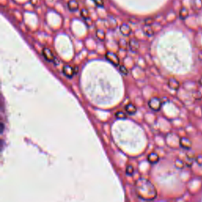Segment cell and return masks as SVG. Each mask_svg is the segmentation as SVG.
Masks as SVG:
<instances>
[{
    "mask_svg": "<svg viewBox=\"0 0 202 202\" xmlns=\"http://www.w3.org/2000/svg\"><path fill=\"white\" fill-rule=\"evenodd\" d=\"M135 192L139 199L151 201L156 198L157 190L152 182L145 178H138L135 182Z\"/></svg>",
    "mask_w": 202,
    "mask_h": 202,
    "instance_id": "obj_1",
    "label": "cell"
},
{
    "mask_svg": "<svg viewBox=\"0 0 202 202\" xmlns=\"http://www.w3.org/2000/svg\"><path fill=\"white\" fill-rule=\"evenodd\" d=\"M162 104H163V102L161 99H159V97H152L148 102L149 107L154 111H159L161 109Z\"/></svg>",
    "mask_w": 202,
    "mask_h": 202,
    "instance_id": "obj_2",
    "label": "cell"
},
{
    "mask_svg": "<svg viewBox=\"0 0 202 202\" xmlns=\"http://www.w3.org/2000/svg\"><path fill=\"white\" fill-rule=\"evenodd\" d=\"M42 55H43V57L44 58V59L47 60V62H54L55 64H57V63H56L57 59H56L55 56L54 55L53 51L51 50L50 48H48V47H44L43 50H42Z\"/></svg>",
    "mask_w": 202,
    "mask_h": 202,
    "instance_id": "obj_3",
    "label": "cell"
},
{
    "mask_svg": "<svg viewBox=\"0 0 202 202\" xmlns=\"http://www.w3.org/2000/svg\"><path fill=\"white\" fill-rule=\"evenodd\" d=\"M105 58L108 62H110L112 65L115 66H118L120 64V59L115 53L107 51L105 54Z\"/></svg>",
    "mask_w": 202,
    "mask_h": 202,
    "instance_id": "obj_4",
    "label": "cell"
},
{
    "mask_svg": "<svg viewBox=\"0 0 202 202\" xmlns=\"http://www.w3.org/2000/svg\"><path fill=\"white\" fill-rule=\"evenodd\" d=\"M62 73L67 78H72L75 74L74 66H72L70 65H65L62 67Z\"/></svg>",
    "mask_w": 202,
    "mask_h": 202,
    "instance_id": "obj_5",
    "label": "cell"
},
{
    "mask_svg": "<svg viewBox=\"0 0 202 202\" xmlns=\"http://www.w3.org/2000/svg\"><path fill=\"white\" fill-rule=\"evenodd\" d=\"M105 25L110 29H115L118 26V21L113 16H109L105 20Z\"/></svg>",
    "mask_w": 202,
    "mask_h": 202,
    "instance_id": "obj_6",
    "label": "cell"
},
{
    "mask_svg": "<svg viewBox=\"0 0 202 202\" xmlns=\"http://www.w3.org/2000/svg\"><path fill=\"white\" fill-rule=\"evenodd\" d=\"M139 48H140V44H139V41H137V39L132 38L129 41V49L132 52H137Z\"/></svg>",
    "mask_w": 202,
    "mask_h": 202,
    "instance_id": "obj_7",
    "label": "cell"
},
{
    "mask_svg": "<svg viewBox=\"0 0 202 202\" xmlns=\"http://www.w3.org/2000/svg\"><path fill=\"white\" fill-rule=\"evenodd\" d=\"M119 31L124 36H129L132 32V28L126 23H122L119 27Z\"/></svg>",
    "mask_w": 202,
    "mask_h": 202,
    "instance_id": "obj_8",
    "label": "cell"
},
{
    "mask_svg": "<svg viewBox=\"0 0 202 202\" xmlns=\"http://www.w3.org/2000/svg\"><path fill=\"white\" fill-rule=\"evenodd\" d=\"M179 145L182 148H183L185 149H190L192 147V141L188 137H182L180 138Z\"/></svg>",
    "mask_w": 202,
    "mask_h": 202,
    "instance_id": "obj_9",
    "label": "cell"
},
{
    "mask_svg": "<svg viewBox=\"0 0 202 202\" xmlns=\"http://www.w3.org/2000/svg\"><path fill=\"white\" fill-rule=\"evenodd\" d=\"M168 85L172 90L177 91L180 88V82L175 78H170L168 81Z\"/></svg>",
    "mask_w": 202,
    "mask_h": 202,
    "instance_id": "obj_10",
    "label": "cell"
},
{
    "mask_svg": "<svg viewBox=\"0 0 202 202\" xmlns=\"http://www.w3.org/2000/svg\"><path fill=\"white\" fill-rule=\"evenodd\" d=\"M79 3L78 0H69L67 3V8L70 11L74 12L79 9Z\"/></svg>",
    "mask_w": 202,
    "mask_h": 202,
    "instance_id": "obj_11",
    "label": "cell"
},
{
    "mask_svg": "<svg viewBox=\"0 0 202 202\" xmlns=\"http://www.w3.org/2000/svg\"><path fill=\"white\" fill-rule=\"evenodd\" d=\"M125 111L127 113V115H133L134 114H136V112L137 111V108L134 103H128V104L125 106Z\"/></svg>",
    "mask_w": 202,
    "mask_h": 202,
    "instance_id": "obj_12",
    "label": "cell"
},
{
    "mask_svg": "<svg viewBox=\"0 0 202 202\" xmlns=\"http://www.w3.org/2000/svg\"><path fill=\"white\" fill-rule=\"evenodd\" d=\"M159 160V156L156 152H151L148 155V161L152 164H155L156 163H158Z\"/></svg>",
    "mask_w": 202,
    "mask_h": 202,
    "instance_id": "obj_13",
    "label": "cell"
},
{
    "mask_svg": "<svg viewBox=\"0 0 202 202\" xmlns=\"http://www.w3.org/2000/svg\"><path fill=\"white\" fill-rule=\"evenodd\" d=\"M143 32L145 35L147 36H152L155 33L151 25H145L143 28Z\"/></svg>",
    "mask_w": 202,
    "mask_h": 202,
    "instance_id": "obj_14",
    "label": "cell"
},
{
    "mask_svg": "<svg viewBox=\"0 0 202 202\" xmlns=\"http://www.w3.org/2000/svg\"><path fill=\"white\" fill-rule=\"evenodd\" d=\"M96 36H97L98 40L103 41L106 38V32L103 29L97 28V30H96Z\"/></svg>",
    "mask_w": 202,
    "mask_h": 202,
    "instance_id": "obj_15",
    "label": "cell"
},
{
    "mask_svg": "<svg viewBox=\"0 0 202 202\" xmlns=\"http://www.w3.org/2000/svg\"><path fill=\"white\" fill-rule=\"evenodd\" d=\"M118 46L120 47V49L126 50L127 49V47H129V41L127 42L125 39H120L118 41Z\"/></svg>",
    "mask_w": 202,
    "mask_h": 202,
    "instance_id": "obj_16",
    "label": "cell"
},
{
    "mask_svg": "<svg viewBox=\"0 0 202 202\" xmlns=\"http://www.w3.org/2000/svg\"><path fill=\"white\" fill-rule=\"evenodd\" d=\"M80 14H81V18L83 19H84V20L89 19L90 18L89 11L86 8H82V9H80Z\"/></svg>",
    "mask_w": 202,
    "mask_h": 202,
    "instance_id": "obj_17",
    "label": "cell"
},
{
    "mask_svg": "<svg viewBox=\"0 0 202 202\" xmlns=\"http://www.w3.org/2000/svg\"><path fill=\"white\" fill-rule=\"evenodd\" d=\"M174 165L175 167L178 169H182V168L186 166V163L185 161H183L182 159H176L175 161H174Z\"/></svg>",
    "mask_w": 202,
    "mask_h": 202,
    "instance_id": "obj_18",
    "label": "cell"
},
{
    "mask_svg": "<svg viewBox=\"0 0 202 202\" xmlns=\"http://www.w3.org/2000/svg\"><path fill=\"white\" fill-rule=\"evenodd\" d=\"M127 113L126 111H118L115 113V117L117 118H120V119H124L127 117Z\"/></svg>",
    "mask_w": 202,
    "mask_h": 202,
    "instance_id": "obj_19",
    "label": "cell"
},
{
    "mask_svg": "<svg viewBox=\"0 0 202 202\" xmlns=\"http://www.w3.org/2000/svg\"><path fill=\"white\" fill-rule=\"evenodd\" d=\"M126 173L128 175H132L134 173V168L132 165H127L126 168Z\"/></svg>",
    "mask_w": 202,
    "mask_h": 202,
    "instance_id": "obj_20",
    "label": "cell"
},
{
    "mask_svg": "<svg viewBox=\"0 0 202 202\" xmlns=\"http://www.w3.org/2000/svg\"><path fill=\"white\" fill-rule=\"evenodd\" d=\"M119 71H120V73H121L122 74L125 75V76L129 74V70H128L125 66H120V67H119Z\"/></svg>",
    "mask_w": 202,
    "mask_h": 202,
    "instance_id": "obj_21",
    "label": "cell"
},
{
    "mask_svg": "<svg viewBox=\"0 0 202 202\" xmlns=\"http://www.w3.org/2000/svg\"><path fill=\"white\" fill-rule=\"evenodd\" d=\"M179 15H180V18L182 19L186 18L187 17V15H188V12H187L186 9H185V8H182V9L180 10Z\"/></svg>",
    "mask_w": 202,
    "mask_h": 202,
    "instance_id": "obj_22",
    "label": "cell"
},
{
    "mask_svg": "<svg viewBox=\"0 0 202 202\" xmlns=\"http://www.w3.org/2000/svg\"><path fill=\"white\" fill-rule=\"evenodd\" d=\"M154 22V19L152 18H147L144 20V23L145 25H152Z\"/></svg>",
    "mask_w": 202,
    "mask_h": 202,
    "instance_id": "obj_23",
    "label": "cell"
},
{
    "mask_svg": "<svg viewBox=\"0 0 202 202\" xmlns=\"http://www.w3.org/2000/svg\"><path fill=\"white\" fill-rule=\"evenodd\" d=\"M193 97L196 100H200L202 99V94L201 93V92L197 91V92H195V93H193Z\"/></svg>",
    "mask_w": 202,
    "mask_h": 202,
    "instance_id": "obj_24",
    "label": "cell"
},
{
    "mask_svg": "<svg viewBox=\"0 0 202 202\" xmlns=\"http://www.w3.org/2000/svg\"><path fill=\"white\" fill-rule=\"evenodd\" d=\"M95 5L99 7H103L104 6V1L103 0H93Z\"/></svg>",
    "mask_w": 202,
    "mask_h": 202,
    "instance_id": "obj_25",
    "label": "cell"
},
{
    "mask_svg": "<svg viewBox=\"0 0 202 202\" xmlns=\"http://www.w3.org/2000/svg\"><path fill=\"white\" fill-rule=\"evenodd\" d=\"M186 157L189 159H196V156H195V154L193 153V152H188L186 153Z\"/></svg>",
    "mask_w": 202,
    "mask_h": 202,
    "instance_id": "obj_26",
    "label": "cell"
},
{
    "mask_svg": "<svg viewBox=\"0 0 202 202\" xmlns=\"http://www.w3.org/2000/svg\"><path fill=\"white\" fill-rule=\"evenodd\" d=\"M193 159H189L186 157V159L185 163H186V166L190 167L191 165L193 164Z\"/></svg>",
    "mask_w": 202,
    "mask_h": 202,
    "instance_id": "obj_27",
    "label": "cell"
},
{
    "mask_svg": "<svg viewBox=\"0 0 202 202\" xmlns=\"http://www.w3.org/2000/svg\"><path fill=\"white\" fill-rule=\"evenodd\" d=\"M197 163L199 165H202V155H199L196 157Z\"/></svg>",
    "mask_w": 202,
    "mask_h": 202,
    "instance_id": "obj_28",
    "label": "cell"
},
{
    "mask_svg": "<svg viewBox=\"0 0 202 202\" xmlns=\"http://www.w3.org/2000/svg\"><path fill=\"white\" fill-rule=\"evenodd\" d=\"M74 69H75V73H76V74H77L78 73V66H74Z\"/></svg>",
    "mask_w": 202,
    "mask_h": 202,
    "instance_id": "obj_29",
    "label": "cell"
},
{
    "mask_svg": "<svg viewBox=\"0 0 202 202\" xmlns=\"http://www.w3.org/2000/svg\"><path fill=\"white\" fill-rule=\"evenodd\" d=\"M1 126H2V130H1V132H2V133H3V129H4V124H3V122H2V124H1Z\"/></svg>",
    "mask_w": 202,
    "mask_h": 202,
    "instance_id": "obj_30",
    "label": "cell"
}]
</instances>
